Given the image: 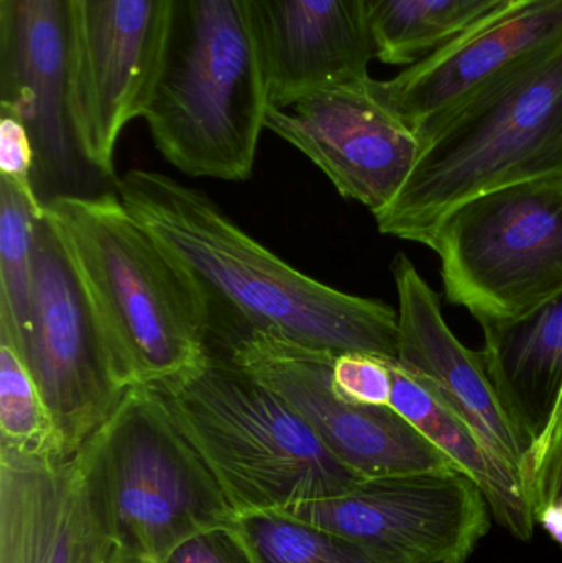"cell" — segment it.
<instances>
[{"label": "cell", "instance_id": "obj_1", "mask_svg": "<svg viewBox=\"0 0 562 563\" xmlns=\"http://www.w3.org/2000/svg\"><path fill=\"white\" fill-rule=\"evenodd\" d=\"M115 191L194 288L208 350L254 333L327 353L396 363L398 311L306 276L244 233L213 200L158 172H128Z\"/></svg>", "mask_w": 562, "mask_h": 563}, {"label": "cell", "instance_id": "obj_2", "mask_svg": "<svg viewBox=\"0 0 562 563\" xmlns=\"http://www.w3.org/2000/svg\"><path fill=\"white\" fill-rule=\"evenodd\" d=\"M269 92L256 0H168L141 118L177 170L247 180L266 129Z\"/></svg>", "mask_w": 562, "mask_h": 563}, {"label": "cell", "instance_id": "obj_3", "mask_svg": "<svg viewBox=\"0 0 562 563\" xmlns=\"http://www.w3.org/2000/svg\"><path fill=\"white\" fill-rule=\"evenodd\" d=\"M98 314L125 389L157 387L208 353L203 308L118 191L45 205Z\"/></svg>", "mask_w": 562, "mask_h": 563}, {"label": "cell", "instance_id": "obj_4", "mask_svg": "<svg viewBox=\"0 0 562 563\" xmlns=\"http://www.w3.org/2000/svg\"><path fill=\"white\" fill-rule=\"evenodd\" d=\"M157 389L236 516L337 498L366 482L283 397L227 356L208 350Z\"/></svg>", "mask_w": 562, "mask_h": 563}, {"label": "cell", "instance_id": "obj_5", "mask_svg": "<svg viewBox=\"0 0 562 563\" xmlns=\"http://www.w3.org/2000/svg\"><path fill=\"white\" fill-rule=\"evenodd\" d=\"M553 177H562V46L426 135L415 170L376 224L429 247L465 201Z\"/></svg>", "mask_w": 562, "mask_h": 563}, {"label": "cell", "instance_id": "obj_6", "mask_svg": "<svg viewBox=\"0 0 562 563\" xmlns=\"http://www.w3.org/2000/svg\"><path fill=\"white\" fill-rule=\"evenodd\" d=\"M75 462L121 555L164 563L188 539L236 518L157 387H129Z\"/></svg>", "mask_w": 562, "mask_h": 563}, {"label": "cell", "instance_id": "obj_7", "mask_svg": "<svg viewBox=\"0 0 562 563\" xmlns=\"http://www.w3.org/2000/svg\"><path fill=\"white\" fill-rule=\"evenodd\" d=\"M445 298L481 327L514 324L562 297V177L488 191L436 231Z\"/></svg>", "mask_w": 562, "mask_h": 563}, {"label": "cell", "instance_id": "obj_8", "mask_svg": "<svg viewBox=\"0 0 562 563\" xmlns=\"http://www.w3.org/2000/svg\"><path fill=\"white\" fill-rule=\"evenodd\" d=\"M76 85V0H0V109L29 128L33 188L43 207L53 198L102 194L111 181L82 152Z\"/></svg>", "mask_w": 562, "mask_h": 563}, {"label": "cell", "instance_id": "obj_9", "mask_svg": "<svg viewBox=\"0 0 562 563\" xmlns=\"http://www.w3.org/2000/svg\"><path fill=\"white\" fill-rule=\"evenodd\" d=\"M25 353L62 455L75 459L128 389L78 271L45 211L35 234Z\"/></svg>", "mask_w": 562, "mask_h": 563}, {"label": "cell", "instance_id": "obj_10", "mask_svg": "<svg viewBox=\"0 0 562 563\" xmlns=\"http://www.w3.org/2000/svg\"><path fill=\"white\" fill-rule=\"evenodd\" d=\"M213 351L283 397L327 449L362 478L458 470L393 407L362 406L337 396L332 387L335 354L266 333L250 334Z\"/></svg>", "mask_w": 562, "mask_h": 563}, {"label": "cell", "instance_id": "obj_11", "mask_svg": "<svg viewBox=\"0 0 562 563\" xmlns=\"http://www.w3.org/2000/svg\"><path fill=\"white\" fill-rule=\"evenodd\" d=\"M561 46L562 0H508L395 78L372 79V86L422 144L445 119Z\"/></svg>", "mask_w": 562, "mask_h": 563}, {"label": "cell", "instance_id": "obj_12", "mask_svg": "<svg viewBox=\"0 0 562 563\" xmlns=\"http://www.w3.org/2000/svg\"><path fill=\"white\" fill-rule=\"evenodd\" d=\"M487 499L459 470L366 479L355 492L280 511L405 563L467 562L491 528Z\"/></svg>", "mask_w": 562, "mask_h": 563}, {"label": "cell", "instance_id": "obj_13", "mask_svg": "<svg viewBox=\"0 0 562 563\" xmlns=\"http://www.w3.org/2000/svg\"><path fill=\"white\" fill-rule=\"evenodd\" d=\"M264 128L302 152L346 200L373 217L415 170L422 144L372 86V78L327 86L269 106Z\"/></svg>", "mask_w": 562, "mask_h": 563}, {"label": "cell", "instance_id": "obj_14", "mask_svg": "<svg viewBox=\"0 0 562 563\" xmlns=\"http://www.w3.org/2000/svg\"><path fill=\"white\" fill-rule=\"evenodd\" d=\"M168 0H76V124L89 164L115 184L121 132L141 118Z\"/></svg>", "mask_w": 562, "mask_h": 563}, {"label": "cell", "instance_id": "obj_15", "mask_svg": "<svg viewBox=\"0 0 562 563\" xmlns=\"http://www.w3.org/2000/svg\"><path fill=\"white\" fill-rule=\"evenodd\" d=\"M392 269L398 291L396 364L451 407L484 445L520 476L531 443L502 402L484 351L469 350L452 333L442 314L441 298L406 254L395 257Z\"/></svg>", "mask_w": 562, "mask_h": 563}, {"label": "cell", "instance_id": "obj_16", "mask_svg": "<svg viewBox=\"0 0 562 563\" xmlns=\"http://www.w3.org/2000/svg\"><path fill=\"white\" fill-rule=\"evenodd\" d=\"M75 459L0 449V563H114Z\"/></svg>", "mask_w": 562, "mask_h": 563}, {"label": "cell", "instance_id": "obj_17", "mask_svg": "<svg viewBox=\"0 0 562 563\" xmlns=\"http://www.w3.org/2000/svg\"><path fill=\"white\" fill-rule=\"evenodd\" d=\"M269 58V106L370 78L375 58L365 0H256Z\"/></svg>", "mask_w": 562, "mask_h": 563}, {"label": "cell", "instance_id": "obj_18", "mask_svg": "<svg viewBox=\"0 0 562 563\" xmlns=\"http://www.w3.org/2000/svg\"><path fill=\"white\" fill-rule=\"evenodd\" d=\"M484 333L495 389L533 445L562 413V297L518 323L484 327Z\"/></svg>", "mask_w": 562, "mask_h": 563}, {"label": "cell", "instance_id": "obj_19", "mask_svg": "<svg viewBox=\"0 0 562 563\" xmlns=\"http://www.w3.org/2000/svg\"><path fill=\"white\" fill-rule=\"evenodd\" d=\"M393 396L389 407L405 417L459 472L481 489L497 521L517 539L533 536L535 519L521 488L520 476L484 445L477 433L451 407L393 363Z\"/></svg>", "mask_w": 562, "mask_h": 563}, {"label": "cell", "instance_id": "obj_20", "mask_svg": "<svg viewBox=\"0 0 562 563\" xmlns=\"http://www.w3.org/2000/svg\"><path fill=\"white\" fill-rule=\"evenodd\" d=\"M508 0H365L375 58L411 66Z\"/></svg>", "mask_w": 562, "mask_h": 563}, {"label": "cell", "instance_id": "obj_21", "mask_svg": "<svg viewBox=\"0 0 562 563\" xmlns=\"http://www.w3.org/2000/svg\"><path fill=\"white\" fill-rule=\"evenodd\" d=\"M233 528L254 563H405L283 512L236 516Z\"/></svg>", "mask_w": 562, "mask_h": 563}, {"label": "cell", "instance_id": "obj_22", "mask_svg": "<svg viewBox=\"0 0 562 563\" xmlns=\"http://www.w3.org/2000/svg\"><path fill=\"white\" fill-rule=\"evenodd\" d=\"M0 449L66 460L25 347L0 318Z\"/></svg>", "mask_w": 562, "mask_h": 563}, {"label": "cell", "instance_id": "obj_23", "mask_svg": "<svg viewBox=\"0 0 562 563\" xmlns=\"http://www.w3.org/2000/svg\"><path fill=\"white\" fill-rule=\"evenodd\" d=\"M42 201L0 178V318L25 347L32 314L33 251Z\"/></svg>", "mask_w": 562, "mask_h": 563}, {"label": "cell", "instance_id": "obj_24", "mask_svg": "<svg viewBox=\"0 0 562 563\" xmlns=\"http://www.w3.org/2000/svg\"><path fill=\"white\" fill-rule=\"evenodd\" d=\"M393 384L392 361L366 353H343L333 360V390L349 402L389 407Z\"/></svg>", "mask_w": 562, "mask_h": 563}, {"label": "cell", "instance_id": "obj_25", "mask_svg": "<svg viewBox=\"0 0 562 563\" xmlns=\"http://www.w3.org/2000/svg\"><path fill=\"white\" fill-rule=\"evenodd\" d=\"M520 479L537 521L544 509L562 501V413L528 450Z\"/></svg>", "mask_w": 562, "mask_h": 563}, {"label": "cell", "instance_id": "obj_26", "mask_svg": "<svg viewBox=\"0 0 562 563\" xmlns=\"http://www.w3.org/2000/svg\"><path fill=\"white\" fill-rule=\"evenodd\" d=\"M33 172L35 147L29 128L19 115L0 109V178L36 197Z\"/></svg>", "mask_w": 562, "mask_h": 563}, {"label": "cell", "instance_id": "obj_27", "mask_svg": "<svg viewBox=\"0 0 562 563\" xmlns=\"http://www.w3.org/2000/svg\"><path fill=\"white\" fill-rule=\"evenodd\" d=\"M164 563H254V559L231 522L188 539Z\"/></svg>", "mask_w": 562, "mask_h": 563}, {"label": "cell", "instance_id": "obj_28", "mask_svg": "<svg viewBox=\"0 0 562 563\" xmlns=\"http://www.w3.org/2000/svg\"><path fill=\"white\" fill-rule=\"evenodd\" d=\"M537 522L543 525V528L550 532L551 538L562 544V501L554 503L550 508L544 509V511L538 516Z\"/></svg>", "mask_w": 562, "mask_h": 563}, {"label": "cell", "instance_id": "obj_29", "mask_svg": "<svg viewBox=\"0 0 562 563\" xmlns=\"http://www.w3.org/2000/svg\"><path fill=\"white\" fill-rule=\"evenodd\" d=\"M114 563H152V562L144 561V559L128 558V555L118 554V558H115Z\"/></svg>", "mask_w": 562, "mask_h": 563}, {"label": "cell", "instance_id": "obj_30", "mask_svg": "<svg viewBox=\"0 0 562 563\" xmlns=\"http://www.w3.org/2000/svg\"><path fill=\"white\" fill-rule=\"evenodd\" d=\"M439 563H465V562H439Z\"/></svg>", "mask_w": 562, "mask_h": 563}]
</instances>
